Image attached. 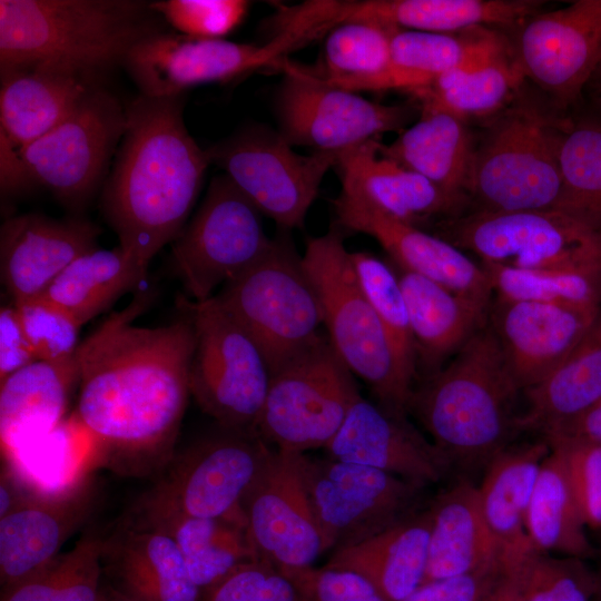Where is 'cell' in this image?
I'll list each match as a JSON object with an SVG mask.
<instances>
[{
    "label": "cell",
    "mask_w": 601,
    "mask_h": 601,
    "mask_svg": "<svg viewBox=\"0 0 601 601\" xmlns=\"http://www.w3.org/2000/svg\"><path fill=\"white\" fill-rule=\"evenodd\" d=\"M307 43L306 36L293 29L274 32L264 45L164 30L139 41L122 67L140 95L176 97L195 86L230 81L265 67H283L290 51Z\"/></svg>",
    "instance_id": "obj_15"
},
{
    "label": "cell",
    "mask_w": 601,
    "mask_h": 601,
    "mask_svg": "<svg viewBox=\"0 0 601 601\" xmlns=\"http://www.w3.org/2000/svg\"><path fill=\"white\" fill-rule=\"evenodd\" d=\"M562 177L560 211L601 231V121L569 119L559 144Z\"/></svg>",
    "instance_id": "obj_42"
},
{
    "label": "cell",
    "mask_w": 601,
    "mask_h": 601,
    "mask_svg": "<svg viewBox=\"0 0 601 601\" xmlns=\"http://www.w3.org/2000/svg\"><path fill=\"white\" fill-rule=\"evenodd\" d=\"M535 0L337 1L341 22L368 20L401 29L451 33L475 27H520L538 13Z\"/></svg>",
    "instance_id": "obj_30"
},
{
    "label": "cell",
    "mask_w": 601,
    "mask_h": 601,
    "mask_svg": "<svg viewBox=\"0 0 601 601\" xmlns=\"http://www.w3.org/2000/svg\"><path fill=\"white\" fill-rule=\"evenodd\" d=\"M598 573L585 560L539 552L526 555L522 571L523 601H593Z\"/></svg>",
    "instance_id": "obj_46"
},
{
    "label": "cell",
    "mask_w": 601,
    "mask_h": 601,
    "mask_svg": "<svg viewBox=\"0 0 601 601\" xmlns=\"http://www.w3.org/2000/svg\"><path fill=\"white\" fill-rule=\"evenodd\" d=\"M396 27L348 20L334 27L324 42L321 80L349 91H368L390 67L391 37Z\"/></svg>",
    "instance_id": "obj_41"
},
{
    "label": "cell",
    "mask_w": 601,
    "mask_h": 601,
    "mask_svg": "<svg viewBox=\"0 0 601 601\" xmlns=\"http://www.w3.org/2000/svg\"><path fill=\"white\" fill-rule=\"evenodd\" d=\"M430 534L425 506L362 542L333 551L325 566L355 572L387 601H403L424 581Z\"/></svg>",
    "instance_id": "obj_31"
},
{
    "label": "cell",
    "mask_w": 601,
    "mask_h": 601,
    "mask_svg": "<svg viewBox=\"0 0 601 601\" xmlns=\"http://www.w3.org/2000/svg\"><path fill=\"white\" fill-rule=\"evenodd\" d=\"M37 361L13 305L0 311V381Z\"/></svg>",
    "instance_id": "obj_53"
},
{
    "label": "cell",
    "mask_w": 601,
    "mask_h": 601,
    "mask_svg": "<svg viewBox=\"0 0 601 601\" xmlns=\"http://www.w3.org/2000/svg\"><path fill=\"white\" fill-rule=\"evenodd\" d=\"M427 508L431 534L423 583L489 570L501 563V549L485 522L473 481L459 479Z\"/></svg>",
    "instance_id": "obj_28"
},
{
    "label": "cell",
    "mask_w": 601,
    "mask_h": 601,
    "mask_svg": "<svg viewBox=\"0 0 601 601\" xmlns=\"http://www.w3.org/2000/svg\"><path fill=\"white\" fill-rule=\"evenodd\" d=\"M245 0H160L150 7L178 33L221 38L235 30L248 12Z\"/></svg>",
    "instance_id": "obj_48"
},
{
    "label": "cell",
    "mask_w": 601,
    "mask_h": 601,
    "mask_svg": "<svg viewBox=\"0 0 601 601\" xmlns=\"http://www.w3.org/2000/svg\"><path fill=\"white\" fill-rule=\"evenodd\" d=\"M599 313L495 296L487 323L515 384L524 392L562 364Z\"/></svg>",
    "instance_id": "obj_21"
},
{
    "label": "cell",
    "mask_w": 601,
    "mask_h": 601,
    "mask_svg": "<svg viewBox=\"0 0 601 601\" xmlns=\"http://www.w3.org/2000/svg\"><path fill=\"white\" fill-rule=\"evenodd\" d=\"M79 347L70 356L35 361L0 381L2 454L53 431L67 416L72 392L79 387Z\"/></svg>",
    "instance_id": "obj_27"
},
{
    "label": "cell",
    "mask_w": 601,
    "mask_h": 601,
    "mask_svg": "<svg viewBox=\"0 0 601 601\" xmlns=\"http://www.w3.org/2000/svg\"><path fill=\"white\" fill-rule=\"evenodd\" d=\"M102 574L134 601H201L183 555L164 531L126 520L102 534Z\"/></svg>",
    "instance_id": "obj_26"
},
{
    "label": "cell",
    "mask_w": 601,
    "mask_h": 601,
    "mask_svg": "<svg viewBox=\"0 0 601 601\" xmlns=\"http://www.w3.org/2000/svg\"><path fill=\"white\" fill-rule=\"evenodd\" d=\"M561 455L551 449L529 504L525 530L535 550L587 560L595 555Z\"/></svg>",
    "instance_id": "obj_40"
},
{
    "label": "cell",
    "mask_w": 601,
    "mask_h": 601,
    "mask_svg": "<svg viewBox=\"0 0 601 601\" xmlns=\"http://www.w3.org/2000/svg\"><path fill=\"white\" fill-rule=\"evenodd\" d=\"M30 184L19 148L0 132V186L2 195L18 193Z\"/></svg>",
    "instance_id": "obj_56"
},
{
    "label": "cell",
    "mask_w": 601,
    "mask_h": 601,
    "mask_svg": "<svg viewBox=\"0 0 601 601\" xmlns=\"http://www.w3.org/2000/svg\"><path fill=\"white\" fill-rule=\"evenodd\" d=\"M351 256L359 284L390 342L398 374L413 392L417 374L415 346L395 269L366 252H354Z\"/></svg>",
    "instance_id": "obj_44"
},
{
    "label": "cell",
    "mask_w": 601,
    "mask_h": 601,
    "mask_svg": "<svg viewBox=\"0 0 601 601\" xmlns=\"http://www.w3.org/2000/svg\"><path fill=\"white\" fill-rule=\"evenodd\" d=\"M482 263L538 272H601V231L559 210L467 211L433 231Z\"/></svg>",
    "instance_id": "obj_8"
},
{
    "label": "cell",
    "mask_w": 601,
    "mask_h": 601,
    "mask_svg": "<svg viewBox=\"0 0 601 601\" xmlns=\"http://www.w3.org/2000/svg\"><path fill=\"white\" fill-rule=\"evenodd\" d=\"M549 444L564 441L601 443V400L573 420L542 436Z\"/></svg>",
    "instance_id": "obj_55"
},
{
    "label": "cell",
    "mask_w": 601,
    "mask_h": 601,
    "mask_svg": "<svg viewBox=\"0 0 601 601\" xmlns=\"http://www.w3.org/2000/svg\"><path fill=\"white\" fill-rule=\"evenodd\" d=\"M183 109V96L131 100L102 189L101 208L118 246L145 269L186 226L211 165L188 132Z\"/></svg>",
    "instance_id": "obj_2"
},
{
    "label": "cell",
    "mask_w": 601,
    "mask_h": 601,
    "mask_svg": "<svg viewBox=\"0 0 601 601\" xmlns=\"http://www.w3.org/2000/svg\"><path fill=\"white\" fill-rule=\"evenodd\" d=\"M262 213L225 175L215 176L201 205L171 245V263L193 302L215 296L272 246Z\"/></svg>",
    "instance_id": "obj_13"
},
{
    "label": "cell",
    "mask_w": 601,
    "mask_h": 601,
    "mask_svg": "<svg viewBox=\"0 0 601 601\" xmlns=\"http://www.w3.org/2000/svg\"><path fill=\"white\" fill-rule=\"evenodd\" d=\"M269 449L255 432L219 427L174 454L124 518L227 516L240 509Z\"/></svg>",
    "instance_id": "obj_9"
},
{
    "label": "cell",
    "mask_w": 601,
    "mask_h": 601,
    "mask_svg": "<svg viewBox=\"0 0 601 601\" xmlns=\"http://www.w3.org/2000/svg\"><path fill=\"white\" fill-rule=\"evenodd\" d=\"M533 546L502 555V570L482 601H523L522 571Z\"/></svg>",
    "instance_id": "obj_54"
},
{
    "label": "cell",
    "mask_w": 601,
    "mask_h": 601,
    "mask_svg": "<svg viewBox=\"0 0 601 601\" xmlns=\"http://www.w3.org/2000/svg\"><path fill=\"white\" fill-rule=\"evenodd\" d=\"M520 392L486 323L449 364L414 386L407 412L428 433L450 471L469 479L484 471L520 432Z\"/></svg>",
    "instance_id": "obj_3"
},
{
    "label": "cell",
    "mask_w": 601,
    "mask_h": 601,
    "mask_svg": "<svg viewBox=\"0 0 601 601\" xmlns=\"http://www.w3.org/2000/svg\"><path fill=\"white\" fill-rule=\"evenodd\" d=\"M378 139L338 152L341 193L359 198L384 214L427 231L463 215L466 203L422 175L382 156Z\"/></svg>",
    "instance_id": "obj_25"
},
{
    "label": "cell",
    "mask_w": 601,
    "mask_h": 601,
    "mask_svg": "<svg viewBox=\"0 0 601 601\" xmlns=\"http://www.w3.org/2000/svg\"><path fill=\"white\" fill-rule=\"evenodd\" d=\"M496 296L601 311V272H538L482 263Z\"/></svg>",
    "instance_id": "obj_45"
},
{
    "label": "cell",
    "mask_w": 601,
    "mask_h": 601,
    "mask_svg": "<svg viewBox=\"0 0 601 601\" xmlns=\"http://www.w3.org/2000/svg\"><path fill=\"white\" fill-rule=\"evenodd\" d=\"M569 119L516 95L475 144L470 211H560L559 144Z\"/></svg>",
    "instance_id": "obj_5"
},
{
    "label": "cell",
    "mask_w": 601,
    "mask_h": 601,
    "mask_svg": "<svg viewBox=\"0 0 601 601\" xmlns=\"http://www.w3.org/2000/svg\"><path fill=\"white\" fill-rule=\"evenodd\" d=\"M515 58L530 79L553 102L566 109L583 93L601 63V0H577L538 12L518 27Z\"/></svg>",
    "instance_id": "obj_19"
},
{
    "label": "cell",
    "mask_w": 601,
    "mask_h": 601,
    "mask_svg": "<svg viewBox=\"0 0 601 601\" xmlns=\"http://www.w3.org/2000/svg\"><path fill=\"white\" fill-rule=\"evenodd\" d=\"M504 37L489 27L451 33L395 28L391 37L390 67L368 91L395 89L414 95Z\"/></svg>",
    "instance_id": "obj_34"
},
{
    "label": "cell",
    "mask_w": 601,
    "mask_h": 601,
    "mask_svg": "<svg viewBox=\"0 0 601 601\" xmlns=\"http://www.w3.org/2000/svg\"><path fill=\"white\" fill-rule=\"evenodd\" d=\"M95 479L88 475L57 492H31L0 518L1 590L33 575L60 553L66 540L91 515Z\"/></svg>",
    "instance_id": "obj_22"
},
{
    "label": "cell",
    "mask_w": 601,
    "mask_h": 601,
    "mask_svg": "<svg viewBox=\"0 0 601 601\" xmlns=\"http://www.w3.org/2000/svg\"><path fill=\"white\" fill-rule=\"evenodd\" d=\"M525 77L506 37L413 96L467 121L493 118L519 93Z\"/></svg>",
    "instance_id": "obj_37"
},
{
    "label": "cell",
    "mask_w": 601,
    "mask_h": 601,
    "mask_svg": "<svg viewBox=\"0 0 601 601\" xmlns=\"http://www.w3.org/2000/svg\"><path fill=\"white\" fill-rule=\"evenodd\" d=\"M549 445L564 462L587 528L601 530V443L564 441Z\"/></svg>",
    "instance_id": "obj_50"
},
{
    "label": "cell",
    "mask_w": 601,
    "mask_h": 601,
    "mask_svg": "<svg viewBox=\"0 0 601 601\" xmlns=\"http://www.w3.org/2000/svg\"><path fill=\"white\" fill-rule=\"evenodd\" d=\"M302 263L317 294L327 338L336 354L370 386L378 404L408 414L412 391L398 374L390 342L359 284L341 231L332 228L311 238Z\"/></svg>",
    "instance_id": "obj_6"
},
{
    "label": "cell",
    "mask_w": 601,
    "mask_h": 601,
    "mask_svg": "<svg viewBox=\"0 0 601 601\" xmlns=\"http://www.w3.org/2000/svg\"><path fill=\"white\" fill-rule=\"evenodd\" d=\"M12 305L37 361H55L76 353L82 325L70 314L42 297Z\"/></svg>",
    "instance_id": "obj_47"
},
{
    "label": "cell",
    "mask_w": 601,
    "mask_h": 601,
    "mask_svg": "<svg viewBox=\"0 0 601 601\" xmlns=\"http://www.w3.org/2000/svg\"><path fill=\"white\" fill-rule=\"evenodd\" d=\"M146 276L147 269L119 246L96 248L75 259L39 297L83 325L138 288Z\"/></svg>",
    "instance_id": "obj_39"
},
{
    "label": "cell",
    "mask_w": 601,
    "mask_h": 601,
    "mask_svg": "<svg viewBox=\"0 0 601 601\" xmlns=\"http://www.w3.org/2000/svg\"><path fill=\"white\" fill-rule=\"evenodd\" d=\"M420 106L417 121L388 145L378 140V152L467 204L475 142L466 121L432 102Z\"/></svg>",
    "instance_id": "obj_29"
},
{
    "label": "cell",
    "mask_w": 601,
    "mask_h": 601,
    "mask_svg": "<svg viewBox=\"0 0 601 601\" xmlns=\"http://www.w3.org/2000/svg\"><path fill=\"white\" fill-rule=\"evenodd\" d=\"M361 396L353 373L324 335L270 374L255 432L274 449H325Z\"/></svg>",
    "instance_id": "obj_11"
},
{
    "label": "cell",
    "mask_w": 601,
    "mask_h": 601,
    "mask_svg": "<svg viewBox=\"0 0 601 601\" xmlns=\"http://www.w3.org/2000/svg\"><path fill=\"white\" fill-rule=\"evenodd\" d=\"M211 164L280 228H302L337 152L297 154L280 135L243 129L206 149Z\"/></svg>",
    "instance_id": "obj_16"
},
{
    "label": "cell",
    "mask_w": 601,
    "mask_h": 601,
    "mask_svg": "<svg viewBox=\"0 0 601 601\" xmlns=\"http://www.w3.org/2000/svg\"><path fill=\"white\" fill-rule=\"evenodd\" d=\"M550 451L542 437L509 445L483 471L477 485L481 509L501 554L531 545L525 530L526 513L541 465Z\"/></svg>",
    "instance_id": "obj_35"
},
{
    "label": "cell",
    "mask_w": 601,
    "mask_h": 601,
    "mask_svg": "<svg viewBox=\"0 0 601 601\" xmlns=\"http://www.w3.org/2000/svg\"><path fill=\"white\" fill-rule=\"evenodd\" d=\"M124 520L167 533L178 546L191 581L201 592L239 565L257 560L242 506L223 518L166 515Z\"/></svg>",
    "instance_id": "obj_38"
},
{
    "label": "cell",
    "mask_w": 601,
    "mask_h": 601,
    "mask_svg": "<svg viewBox=\"0 0 601 601\" xmlns=\"http://www.w3.org/2000/svg\"><path fill=\"white\" fill-rule=\"evenodd\" d=\"M407 308L423 377L443 367V362L487 323L489 309L463 298L418 274L393 267Z\"/></svg>",
    "instance_id": "obj_32"
},
{
    "label": "cell",
    "mask_w": 601,
    "mask_h": 601,
    "mask_svg": "<svg viewBox=\"0 0 601 601\" xmlns=\"http://www.w3.org/2000/svg\"><path fill=\"white\" fill-rule=\"evenodd\" d=\"M332 204L341 227L376 239L395 266L490 308L494 294L490 277L453 244L343 193Z\"/></svg>",
    "instance_id": "obj_20"
},
{
    "label": "cell",
    "mask_w": 601,
    "mask_h": 601,
    "mask_svg": "<svg viewBox=\"0 0 601 601\" xmlns=\"http://www.w3.org/2000/svg\"><path fill=\"white\" fill-rule=\"evenodd\" d=\"M181 308L195 331L190 395L219 427L255 432L270 381L264 354L216 296Z\"/></svg>",
    "instance_id": "obj_10"
},
{
    "label": "cell",
    "mask_w": 601,
    "mask_h": 601,
    "mask_svg": "<svg viewBox=\"0 0 601 601\" xmlns=\"http://www.w3.org/2000/svg\"><path fill=\"white\" fill-rule=\"evenodd\" d=\"M520 431L542 436L601 400V311L580 342L545 380L522 392Z\"/></svg>",
    "instance_id": "obj_36"
},
{
    "label": "cell",
    "mask_w": 601,
    "mask_h": 601,
    "mask_svg": "<svg viewBox=\"0 0 601 601\" xmlns=\"http://www.w3.org/2000/svg\"><path fill=\"white\" fill-rule=\"evenodd\" d=\"M598 578H599V593H598V598H600V600H601V571L598 573Z\"/></svg>",
    "instance_id": "obj_59"
},
{
    "label": "cell",
    "mask_w": 601,
    "mask_h": 601,
    "mask_svg": "<svg viewBox=\"0 0 601 601\" xmlns=\"http://www.w3.org/2000/svg\"><path fill=\"white\" fill-rule=\"evenodd\" d=\"M283 69L276 106L279 134L290 145L338 154L384 132L402 131L413 117L411 106L368 100L288 62Z\"/></svg>",
    "instance_id": "obj_17"
},
{
    "label": "cell",
    "mask_w": 601,
    "mask_h": 601,
    "mask_svg": "<svg viewBox=\"0 0 601 601\" xmlns=\"http://www.w3.org/2000/svg\"><path fill=\"white\" fill-rule=\"evenodd\" d=\"M100 601H134L116 590H114L111 587H102Z\"/></svg>",
    "instance_id": "obj_58"
},
{
    "label": "cell",
    "mask_w": 601,
    "mask_h": 601,
    "mask_svg": "<svg viewBox=\"0 0 601 601\" xmlns=\"http://www.w3.org/2000/svg\"><path fill=\"white\" fill-rule=\"evenodd\" d=\"M99 234L97 225L80 218L23 214L4 220L0 270L12 303L42 295L75 259L98 248Z\"/></svg>",
    "instance_id": "obj_24"
},
{
    "label": "cell",
    "mask_w": 601,
    "mask_h": 601,
    "mask_svg": "<svg viewBox=\"0 0 601 601\" xmlns=\"http://www.w3.org/2000/svg\"><path fill=\"white\" fill-rule=\"evenodd\" d=\"M299 454L270 446L240 502L257 559L280 571L312 566L324 553Z\"/></svg>",
    "instance_id": "obj_18"
},
{
    "label": "cell",
    "mask_w": 601,
    "mask_h": 601,
    "mask_svg": "<svg viewBox=\"0 0 601 601\" xmlns=\"http://www.w3.org/2000/svg\"><path fill=\"white\" fill-rule=\"evenodd\" d=\"M138 295L79 345L81 376L72 413L92 439L96 466L141 476L174 456L189 391L195 331L189 314L168 325L132 324Z\"/></svg>",
    "instance_id": "obj_1"
},
{
    "label": "cell",
    "mask_w": 601,
    "mask_h": 601,
    "mask_svg": "<svg viewBox=\"0 0 601 601\" xmlns=\"http://www.w3.org/2000/svg\"><path fill=\"white\" fill-rule=\"evenodd\" d=\"M0 76V132L19 150L61 124L98 85L48 69H7Z\"/></svg>",
    "instance_id": "obj_33"
},
{
    "label": "cell",
    "mask_w": 601,
    "mask_h": 601,
    "mask_svg": "<svg viewBox=\"0 0 601 601\" xmlns=\"http://www.w3.org/2000/svg\"><path fill=\"white\" fill-rule=\"evenodd\" d=\"M215 296L258 345L270 374L323 336L317 294L286 238L273 239L256 263Z\"/></svg>",
    "instance_id": "obj_7"
},
{
    "label": "cell",
    "mask_w": 601,
    "mask_h": 601,
    "mask_svg": "<svg viewBox=\"0 0 601 601\" xmlns=\"http://www.w3.org/2000/svg\"><path fill=\"white\" fill-rule=\"evenodd\" d=\"M324 450L331 459L385 471L425 487L450 472L442 454L407 414L362 396Z\"/></svg>",
    "instance_id": "obj_23"
},
{
    "label": "cell",
    "mask_w": 601,
    "mask_h": 601,
    "mask_svg": "<svg viewBox=\"0 0 601 601\" xmlns=\"http://www.w3.org/2000/svg\"><path fill=\"white\" fill-rule=\"evenodd\" d=\"M150 2L0 0V70L48 69L97 81L164 31Z\"/></svg>",
    "instance_id": "obj_4"
},
{
    "label": "cell",
    "mask_w": 601,
    "mask_h": 601,
    "mask_svg": "<svg viewBox=\"0 0 601 601\" xmlns=\"http://www.w3.org/2000/svg\"><path fill=\"white\" fill-rule=\"evenodd\" d=\"M502 570H489L422 583L403 601H482Z\"/></svg>",
    "instance_id": "obj_52"
},
{
    "label": "cell",
    "mask_w": 601,
    "mask_h": 601,
    "mask_svg": "<svg viewBox=\"0 0 601 601\" xmlns=\"http://www.w3.org/2000/svg\"><path fill=\"white\" fill-rule=\"evenodd\" d=\"M323 552L362 542L423 509L425 486L331 457L298 455Z\"/></svg>",
    "instance_id": "obj_12"
},
{
    "label": "cell",
    "mask_w": 601,
    "mask_h": 601,
    "mask_svg": "<svg viewBox=\"0 0 601 601\" xmlns=\"http://www.w3.org/2000/svg\"><path fill=\"white\" fill-rule=\"evenodd\" d=\"M295 584L299 601H387L362 575L328 566L282 571Z\"/></svg>",
    "instance_id": "obj_51"
},
{
    "label": "cell",
    "mask_w": 601,
    "mask_h": 601,
    "mask_svg": "<svg viewBox=\"0 0 601 601\" xmlns=\"http://www.w3.org/2000/svg\"><path fill=\"white\" fill-rule=\"evenodd\" d=\"M201 601H299L293 581L263 560L246 562L205 589Z\"/></svg>",
    "instance_id": "obj_49"
},
{
    "label": "cell",
    "mask_w": 601,
    "mask_h": 601,
    "mask_svg": "<svg viewBox=\"0 0 601 601\" xmlns=\"http://www.w3.org/2000/svg\"><path fill=\"white\" fill-rule=\"evenodd\" d=\"M102 534L82 535L26 580L1 590L0 601H100L102 591Z\"/></svg>",
    "instance_id": "obj_43"
},
{
    "label": "cell",
    "mask_w": 601,
    "mask_h": 601,
    "mask_svg": "<svg viewBox=\"0 0 601 601\" xmlns=\"http://www.w3.org/2000/svg\"><path fill=\"white\" fill-rule=\"evenodd\" d=\"M583 93L593 109L594 117L601 121V63L587 82Z\"/></svg>",
    "instance_id": "obj_57"
},
{
    "label": "cell",
    "mask_w": 601,
    "mask_h": 601,
    "mask_svg": "<svg viewBox=\"0 0 601 601\" xmlns=\"http://www.w3.org/2000/svg\"><path fill=\"white\" fill-rule=\"evenodd\" d=\"M126 125V107L96 85L61 124L19 150L31 184L81 209L101 185Z\"/></svg>",
    "instance_id": "obj_14"
}]
</instances>
